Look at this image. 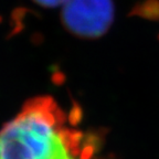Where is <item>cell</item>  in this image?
Instances as JSON below:
<instances>
[{
	"mask_svg": "<svg viewBox=\"0 0 159 159\" xmlns=\"http://www.w3.org/2000/svg\"><path fill=\"white\" fill-rule=\"evenodd\" d=\"M89 137L51 96L30 98L0 129V159H94Z\"/></svg>",
	"mask_w": 159,
	"mask_h": 159,
	"instance_id": "obj_1",
	"label": "cell"
},
{
	"mask_svg": "<svg viewBox=\"0 0 159 159\" xmlns=\"http://www.w3.org/2000/svg\"><path fill=\"white\" fill-rule=\"evenodd\" d=\"M113 0H66L62 21L70 32L82 38H98L114 21Z\"/></svg>",
	"mask_w": 159,
	"mask_h": 159,
	"instance_id": "obj_2",
	"label": "cell"
},
{
	"mask_svg": "<svg viewBox=\"0 0 159 159\" xmlns=\"http://www.w3.org/2000/svg\"><path fill=\"white\" fill-rule=\"evenodd\" d=\"M33 1L37 2L38 5L45 8H55V7H60V6H63V3L66 0H33Z\"/></svg>",
	"mask_w": 159,
	"mask_h": 159,
	"instance_id": "obj_3",
	"label": "cell"
}]
</instances>
